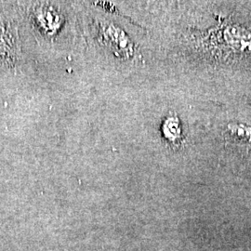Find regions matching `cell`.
Segmentation results:
<instances>
[{"instance_id": "obj_1", "label": "cell", "mask_w": 251, "mask_h": 251, "mask_svg": "<svg viewBox=\"0 0 251 251\" xmlns=\"http://www.w3.org/2000/svg\"><path fill=\"white\" fill-rule=\"evenodd\" d=\"M16 29L7 17L0 13V65L13 67L20 56Z\"/></svg>"}, {"instance_id": "obj_2", "label": "cell", "mask_w": 251, "mask_h": 251, "mask_svg": "<svg viewBox=\"0 0 251 251\" xmlns=\"http://www.w3.org/2000/svg\"><path fill=\"white\" fill-rule=\"evenodd\" d=\"M225 138L230 144L251 146V126L243 123H231L225 129Z\"/></svg>"}, {"instance_id": "obj_3", "label": "cell", "mask_w": 251, "mask_h": 251, "mask_svg": "<svg viewBox=\"0 0 251 251\" xmlns=\"http://www.w3.org/2000/svg\"><path fill=\"white\" fill-rule=\"evenodd\" d=\"M104 36L106 40H109L110 46L112 48H116L115 51L117 53H129V40L121 30L114 27V25L108 26L104 32Z\"/></svg>"}, {"instance_id": "obj_4", "label": "cell", "mask_w": 251, "mask_h": 251, "mask_svg": "<svg viewBox=\"0 0 251 251\" xmlns=\"http://www.w3.org/2000/svg\"><path fill=\"white\" fill-rule=\"evenodd\" d=\"M36 23L40 26L43 27V29L47 32H54L56 28L60 25L61 20L57 15V13L53 12L52 10L49 9H37L36 10Z\"/></svg>"}, {"instance_id": "obj_5", "label": "cell", "mask_w": 251, "mask_h": 251, "mask_svg": "<svg viewBox=\"0 0 251 251\" xmlns=\"http://www.w3.org/2000/svg\"><path fill=\"white\" fill-rule=\"evenodd\" d=\"M163 128H164V134L170 141H176L180 135L179 121L177 120V118H174V117L169 118L166 121Z\"/></svg>"}]
</instances>
